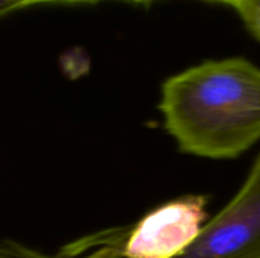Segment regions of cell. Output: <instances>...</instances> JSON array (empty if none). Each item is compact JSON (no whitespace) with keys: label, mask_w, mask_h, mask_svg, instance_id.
Segmentation results:
<instances>
[{"label":"cell","mask_w":260,"mask_h":258,"mask_svg":"<svg viewBox=\"0 0 260 258\" xmlns=\"http://www.w3.org/2000/svg\"><path fill=\"white\" fill-rule=\"evenodd\" d=\"M158 111L180 152L235 160L260 141V68L245 58L186 68L163 82Z\"/></svg>","instance_id":"1"},{"label":"cell","mask_w":260,"mask_h":258,"mask_svg":"<svg viewBox=\"0 0 260 258\" xmlns=\"http://www.w3.org/2000/svg\"><path fill=\"white\" fill-rule=\"evenodd\" d=\"M209 198L183 195L143 214L136 224L87 236L101 258H178L200 237Z\"/></svg>","instance_id":"2"},{"label":"cell","mask_w":260,"mask_h":258,"mask_svg":"<svg viewBox=\"0 0 260 258\" xmlns=\"http://www.w3.org/2000/svg\"><path fill=\"white\" fill-rule=\"evenodd\" d=\"M260 257V154L238 193L178 258Z\"/></svg>","instance_id":"3"},{"label":"cell","mask_w":260,"mask_h":258,"mask_svg":"<svg viewBox=\"0 0 260 258\" xmlns=\"http://www.w3.org/2000/svg\"><path fill=\"white\" fill-rule=\"evenodd\" d=\"M0 258H82L73 257L66 252L62 248L56 254H46L43 251L29 248L15 240H2L0 242Z\"/></svg>","instance_id":"4"},{"label":"cell","mask_w":260,"mask_h":258,"mask_svg":"<svg viewBox=\"0 0 260 258\" xmlns=\"http://www.w3.org/2000/svg\"><path fill=\"white\" fill-rule=\"evenodd\" d=\"M233 8L238 11L250 32L260 41V0H236Z\"/></svg>","instance_id":"5"},{"label":"cell","mask_w":260,"mask_h":258,"mask_svg":"<svg viewBox=\"0 0 260 258\" xmlns=\"http://www.w3.org/2000/svg\"><path fill=\"white\" fill-rule=\"evenodd\" d=\"M34 5H37L35 0H0V17Z\"/></svg>","instance_id":"6"},{"label":"cell","mask_w":260,"mask_h":258,"mask_svg":"<svg viewBox=\"0 0 260 258\" xmlns=\"http://www.w3.org/2000/svg\"><path fill=\"white\" fill-rule=\"evenodd\" d=\"M37 5L40 3H52V2H67V3H81V2H98V0H35ZM131 2H137V3H149V2H154V0H131Z\"/></svg>","instance_id":"7"},{"label":"cell","mask_w":260,"mask_h":258,"mask_svg":"<svg viewBox=\"0 0 260 258\" xmlns=\"http://www.w3.org/2000/svg\"><path fill=\"white\" fill-rule=\"evenodd\" d=\"M218 2H224V3H229V5H232V6H233L236 0H218Z\"/></svg>","instance_id":"8"},{"label":"cell","mask_w":260,"mask_h":258,"mask_svg":"<svg viewBox=\"0 0 260 258\" xmlns=\"http://www.w3.org/2000/svg\"><path fill=\"white\" fill-rule=\"evenodd\" d=\"M257 258H260V257H257Z\"/></svg>","instance_id":"9"}]
</instances>
